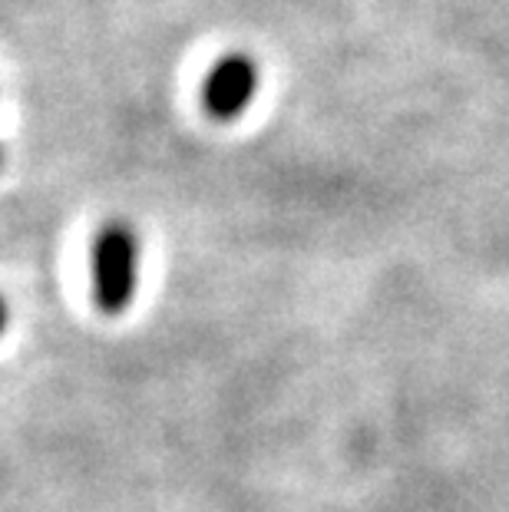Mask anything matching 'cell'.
<instances>
[{
    "instance_id": "cell-3",
    "label": "cell",
    "mask_w": 509,
    "mask_h": 512,
    "mask_svg": "<svg viewBox=\"0 0 509 512\" xmlns=\"http://www.w3.org/2000/svg\"><path fill=\"white\" fill-rule=\"evenodd\" d=\"M7 321H10V311H7V301L0 298V331L7 328Z\"/></svg>"
},
{
    "instance_id": "cell-2",
    "label": "cell",
    "mask_w": 509,
    "mask_h": 512,
    "mask_svg": "<svg viewBox=\"0 0 509 512\" xmlns=\"http://www.w3.org/2000/svg\"><path fill=\"white\" fill-rule=\"evenodd\" d=\"M258 93V63L245 53H229L209 70L202 83V106L212 119H229L242 116L252 106Z\"/></svg>"
},
{
    "instance_id": "cell-1",
    "label": "cell",
    "mask_w": 509,
    "mask_h": 512,
    "mask_svg": "<svg viewBox=\"0 0 509 512\" xmlns=\"http://www.w3.org/2000/svg\"><path fill=\"white\" fill-rule=\"evenodd\" d=\"M139 288V235L126 222H106L93 242V298L103 314H123Z\"/></svg>"
}]
</instances>
